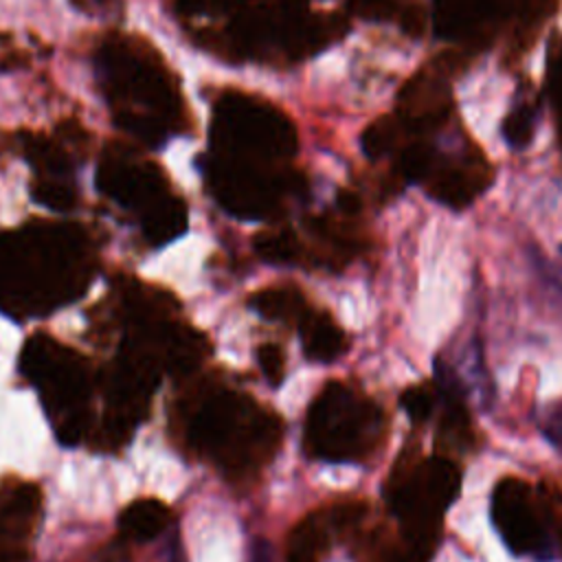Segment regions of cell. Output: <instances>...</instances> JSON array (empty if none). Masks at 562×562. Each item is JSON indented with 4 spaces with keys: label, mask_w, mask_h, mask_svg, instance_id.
Returning <instances> with one entry per match:
<instances>
[{
    "label": "cell",
    "mask_w": 562,
    "mask_h": 562,
    "mask_svg": "<svg viewBox=\"0 0 562 562\" xmlns=\"http://www.w3.org/2000/svg\"><path fill=\"white\" fill-rule=\"evenodd\" d=\"M171 430L193 457L206 459L233 485H250L274 459L281 417L217 378L184 386L171 408Z\"/></svg>",
    "instance_id": "6da1fadb"
},
{
    "label": "cell",
    "mask_w": 562,
    "mask_h": 562,
    "mask_svg": "<svg viewBox=\"0 0 562 562\" xmlns=\"http://www.w3.org/2000/svg\"><path fill=\"white\" fill-rule=\"evenodd\" d=\"M97 272L90 235L77 224L33 222L0 233V312L33 318L77 301Z\"/></svg>",
    "instance_id": "7a4b0ae2"
},
{
    "label": "cell",
    "mask_w": 562,
    "mask_h": 562,
    "mask_svg": "<svg viewBox=\"0 0 562 562\" xmlns=\"http://www.w3.org/2000/svg\"><path fill=\"white\" fill-rule=\"evenodd\" d=\"M116 318L121 345L162 375H189L211 353L204 334L193 329L180 314V303L169 290L136 279L116 283Z\"/></svg>",
    "instance_id": "3957f363"
},
{
    "label": "cell",
    "mask_w": 562,
    "mask_h": 562,
    "mask_svg": "<svg viewBox=\"0 0 562 562\" xmlns=\"http://www.w3.org/2000/svg\"><path fill=\"white\" fill-rule=\"evenodd\" d=\"M20 371L37 391L59 443L90 441L99 378L86 356L48 334H33L20 353Z\"/></svg>",
    "instance_id": "277c9868"
},
{
    "label": "cell",
    "mask_w": 562,
    "mask_h": 562,
    "mask_svg": "<svg viewBox=\"0 0 562 562\" xmlns=\"http://www.w3.org/2000/svg\"><path fill=\"white\" fill-rule=\"evenodd\" d=\"M99 81L114 108V121L145 143H160L180 116V103L165 68L132 42L110 40L97 59Z\"/></svg>",
    "instance_id": "5b68a950"
},
{
    "label": "cell",
    "mask_w": 562,
    "mask_h": 562,
    "mask_svg": "<svg viewBox=\"0 0 562 562\" xmlns=\"http://www.w3.org/2000/svg\"><path fill=\"white\" fill-rule=\"evenodd\" d=\"M384 435V411L356 386L331 380L307 408L303 443L314 459L360 463L378 450Z\"/></svg>",
    "instance_id": "8992f818"
},
{
    "label": "cell",
    "mask_w": 562,
    "mask_h": 562,
    "mask_svg": "<svg viewBox=\"0 0 562 562\" xmlns=\"http://www.w3.org/2000/svg\"><path fill=\"white\" fill-rule=\"evenodd\" d=\"M97 184L116 204L136 213L143 237L151 246H165L187 231V204L169 191L156 165L108 154L99 165Z\"/></svg>",
    "instance_id": "52a82bcc"
},
{
    "label": "cell",
    "mask_w": 562,
    "mask_h": 562,
    "mask_svg": "<svg viewBox=\"0 0 562 562\" xmlns=\"http://www.w3.org/2000/svg\"><path fill=\"white\" fill-rule=\"evenodd\" d=\"M461 472L443 454L413 461L404 448L386 479L384 496L391 516L406 529L439 533L441 516L459 494Z\"/></svg>",
    "instance_id": "ba28073f"
},
{
    "label": "cell",
    "mask_w": 562,
    "mask_h": 562,
    "mask_svg": "<svg viewBox=\"0 0 562 562\" xmlns=\"http://www.w3.org/2000/svg\"><path fill=\"white\" fill-rule=\"evenodd\" d=\"M160 378L162 373L147 360L119 347L99 375L103 413L92 428L90 443L99 450H121L147 417Z\"/></svg>",
    "instance_id": "9c48e42d"
},
{
    "label": "cell",
    "mask_w": 562,
    "mask_h": 562,
    "mask_svg": "<svg viewBox=\"0 0 562 562\" xmlns=\"http://www.w3.org/2000/svg\"><path fill=\"white\" fill-rule=\"evenodd\" d=\"M494 529L514 555L553 562L562 549V522L542 490L516 476L496 483L490 503Z\"/></svg>",
    "instance_id": "30bf717a"
},
{
    "label": "cell",
    "mask_w": 562,
    "mask_h": 562,
    "mask_svg": "<svg viewBox=\"0 0 562 562\" xmlns=\"http://www.w3.org/2000/svg\"><path fill=\"white\" fill-rule=\"evenodd\" d=\"M213 138L231 158H288L296 149L292 123L266 103L241 94H226L213 116Z\"/></svg>",
    "instance_id": "8fae6325"
},
{
    "label": "cell",
    "mask_w": 562,
    "mask_h": 562,
    "mask_svg": "<svg viewBox=\"0 0 562 562\" xmlns=\"http://www.w3.org/2000/svg\"><path fill=\"white\" fill-rule=\"evenodd\" d=\"M209 184L215 200L241 220L272 217L281 209V200L292 191V180L268 173L252 160L224 158L209 167Z\"/></svg>",
    "instance_id": "7c38bea8"
},
{
    "label": "cell",
    "mask_w": 562,
    "mask_h": 562,
    "mask_svg": "<svg viewBox=\"0 0 562 562\" xmlns=\"http://www.w3.org/2000/svg\"><path fill=\"white\" fill-rule=\"evenodd\" d=\"M42 490L22 479L0 481V562H26L42 520Z\"/></svg>",
    "instance_id": "4fadbf2b"
},
{
    "label": "cell",
    "mask_w": 562,
    "mask_h": 562,
    "mask_svg": "<svg viewBox=\"0 0 562 562\" xmlns=\"http://www.w3.org/2000/svg\"><path fill=\"white\" fill-rule=\"evenodd\" d=\"M364 514L362 501H345L312 512L288 538V562H321L334 540L356 533Z\"/></svg>",
    "instance_id": "5bb4252c"
},
{
    "label": "cell",
    "mask_w": 562,
    "mask_h": 562,
    "mask_svg": "<svg viewBox=\"0 0 562 562\" xmlns=\"http://www.w3.org/2000/svg\"><path fill=\"white\" fill-rule=\"evenodd\" d=\"M544 0H435V29L446 40L474 42L509 15H525Z\"/></svg>",
    "instance_id": "9a60e30c"
},
{
    "label": "cell",
    "mask_w": 562,
    "mask_h": 562,
    "mask_svg": "<svg viewBox=\"0 0 562 562\" xmlns=\"http://www.w3.org/2000/svg\"><path fill=\"white\" fill-rule=\"evenodd\" d=\"M450 112V90L439 70H419L400 94V121L411 132H430Z\"/></svg>",
    "instance_id": "2e32d148"
},
{
    "label": "cell",
    "mask_w": 562,
    "mask_h": 562,
    "mask_svg": "<svg viewBox=\"0 0 562 562\" xmlns=\"http://www.w3.org/2000/svg\"><path fill=\"white\" fill-rule=\"evenodd\" d=\"M428 180V193L450 206L463 209L468 206L492 180V169L479 151H468L457 160L432 169Z\"/></svg>",
    "instance_id": "e0dca14e"
},
{
    "label": "cell",
    "mask_w": 562,
    "mask_h": 562,
    "mask_svg": "<svg viewBox=\"0 0 562 562\" xmlns=\"http://www.w3.org/2000/svg\"><path fill=\"white\" fill-rule=\"evenodd\" d=\"M437 542L439 533L378 527L360 542V562H430Z\"/></svg>",
    "instance_id": "ac0fdd59"
},
{
    "label": "cell",
    "mask_w": 562,
    "mask_h": 562,
    "mask_svg": "<svg viewBox=\"0 0 562 562\" xmlns=\"http://www.w3.org/2000/svg\"><path fill=\"white\" fill-rule=\"evenodd\" d=\"M173 522V512L158 498H138L119 516V538L140 544L158 538Z\"/></svg>",
    "instance_id": "d6986e66"
},
{
    "label": "cell",
    "mask_w": 562,
    "mask_h": 562,
    "mask_svg": "<svg viewBox=\"0 0 562 562\" xmlns=\"http://www.w3.org/2000/svg\"><path fill=\"white\" fill-rule=\"evenodd\" d=\"M303 353L316 362H331L347 349V336L329 312L312 310L296 325Z\"/></svg>",
    "instance_id": "ffe728a7"
},
{
    "label": "cell",
    "mask_w": 562,
    "mask_h": 562,
    "mask_svg": "<svg viewBox=\"0 0 562 562\" xmlns=\"http://www.w3.org/2000/svg\"><path fill=\"white\" fill-rule=\"evenodd\" d=\"M250 307L268 321L299 325L310 312V303L303 292L292 283L268 285L250 296Z\"/></svg>",
    "instance_id": "44dd1931"
},
{
    "label": "cell",
    "mask_w": 562,
    "mask_h": 562,
    "mask_svg": "<svg viewBox=\"0 0 562 562\" xmlns=\"http://www.w3.org/2000/svg\"><path fill=\"white\" fill-rule=\"evenodd\" d=\"M255 250L270 263H299L303 261V244L290 228L263 231L255 237Z\"/></svg>",
    "instance_id": "7402d4cb"
},
{
    "label": "cell",
    "mask_w": 562,
    "mask_h": 562,
    "mask_svg": "<svg viewBox=\"0 0 562 562\" xmlns=\"http://www.w3.org/2000/svg\"><path fill=\"white\" fill-rule=\"evenodd\" d=\"M404 132L406 127L400 121V116H380L362 132V151L371 160H378L397 147Z\"/></svg>",
    "instance_id": "603a6c76"
},
{
    "label": "cell",
    "mask_w": 562,
    "mask_h": 562,
    "mask_svg": "<svg viewBox=\"0 0 562 562\" xmlns=\"http://www.w3.org/2000/svg\"><path fill=\"white\" fill-rule=\"evenodd\" d=\"M536 119H538V108L531 101H522L516 103L509 114L503 119L501 132L503 138L507 140L509 147L514 149H522L529 145L533 130H536Z\"/></svg>",
    "instance_id": "cb8c5ba5"
},
{
    "label": "cell",
    "mask_w": 562,
    "mask_h": 562,
    "mask_svg": "<svg viewBox=\"0 0 562 562\" xmlns=\"http://www.w3.org/2000/svg\"><path fill=\"white\" fill-rule=\"evenodd\" d=\"M31 195L35 202H40L53 211H70L77 202L75 187L68 178L37 176L31 184Z\"/></svg>",
    "instance_id": "d4e9b609"
},
{
    "label": "cell",
    "mask_w": 562,
    "mask_h": 562,
    "mask_svg": "<svg viewBox=\"0 0 562 562\" xmlns=\"http://www.w3.org/2000/svg\"><path fill=\"white\" fill-rule=\"evenodd\" d=\"M435 169V149L426 140H415L400 151L397 173L404 182H422Z\"/></svg>",
    "instance_id": "484cf974"
},
{
    "label": "cell",
    "mask_w": 562,
    "mask_h": 562,
    "mask_svg": "<svg viewBox=\"0 0 562 562\" xmlns=\"http://www.w3.org/2000/svg\"><path fill=\"white\" fill-rule=\"evenodd\" d=\"M439 397H437V389L435 384H415V386H408L402 397H400V404L402 408L408 413V417L415 422V424H424L426 419H430L435 406H437Z\"/></svg>",
    "instance_id": "4316f807"
},
{
    "label": "cell",
    "mask_w": 562,
    "mask_h": 562,
    "mask_svg": "<svg viewBox=\"0 0 562 562\" xmlns=\"http://www.w3.org/2000/svg\"><path fill=\"white\" fill-rule=\"evenodd\" d=\"M257 362L261 373L266 375L268 384L277 386L283 382L285 375V353L279 345L274 342H263L257 347Z\"/></svg>",
    "instance_id": "83f0119b"
},
{
    "label": "cell",
    "mask_w": 562,
    "mask_h": 562,
    "mask_svg": "<svg viewBox=\"0 0 562 562\" xmlns=\"http://www.w3.org/2000/svg\"><path fill=\"white\" fill-rule=\"evenodd\" d=\"M351 9L362 18L380 20L395 11V0H351Z\"/></svg>",
    "instance_id": "f1b7e54d"
},
{
    "label": "cell",
    "mask_w": 562,
    "mask_h": 562,
    "mask_svg": "<svg viewBox=\"0 0 562 562\" xmlns=\"http://www.w3.org/2000/svg\"><path fill=\"white\" fill-rule=\"evenodd\" d=\"M542 432L562 452V402L551 411H547L542 422Z\"/></svg>",
    "instance_id": "f546056e"
},
{
    "label": "cell",
    "mask_w": 562,
    "mask_h": 562,
    "mask_svg": "<svg viewBox=\"0 0 562 562\" xmlns=\"http://www.w3.org/2000/svg\"><path fill=\"white\" fill-rule=\"evenodd\" d=\"M402 29L411 35H419L424 31V11L419 7H408L402 11Z\"/></svg>",
    "instance_id": "4dcf8cb0"
},
{
    "label": "cell",
    "mask_w": 562,
    "mask_h": 562,
    "mask_svg": "<svg viewBox=\"0 0 562 562\" xmlns=\"http://www.w3.org/2000/svg\"><path fill=\"white\" fill-rule=\"evenodd\" d=\"M248 562H274L272 560V547L263 538L252 540V544H250V560Z\"/></svg>",
    "instance_id": "1f68e13d"
},
{
    "label": "cell",
    "mask_w": 562,
    "mask_h": 562,
    "mask_svg": "<svg viewBox=\"0 0 562 562\" xmlns=\"http://www.w3.org/2000/svg\"><path fill=\"white\" fill-rule=\"evenodd\" d=\"M555 92H558V105L562 108V59H560V70H558V83H555Z\"/></svg>",
    "instance_id": "d6a6232c"
},
{
    "label": "cell",
    "mask_w": 562,
    "mask_h": 562,
    "mask_svg": "<svg viewBox=\"0 0 562 562\" xmlns=\"http://www.w3.org/2000/svg\"><path fill=\"white\" fill-rule=\"evenodd\" d=\"M560 250H562V246H560Z\"/></svg>",
    "instance_id": "836d02e7"
}]
</instances>
